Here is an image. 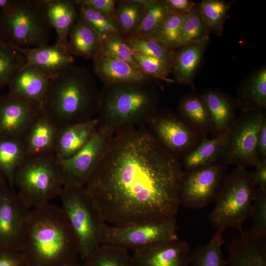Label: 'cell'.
Here are the masks:
<instances>
[{
	"label": "cell",
	"instance_id": "14",
	"mask_svg": "<svg viewBox=\"0 0 266 266\" xmlns=\"http://www.w3.org/2000/svg\"><path fill=\"white\" fill-rule=\"evenodd\" d=\"M32 209L7 183L0 186V248L20 251Z\"/></svg>",
	"mask_w": 266,
	"mask_h": 266
},
{
	"label": "cell",
	"instance_id": "27",
	"mask_svg": "<svg viewBox=\"0 0 266 266\" xmlns=\"http://www.w3.org/2000/svg\"><path fill=\"white\" fill-rule=\"evenodd\" d=\"M242 112L264 111L266 107V68L263 67L240 85L236 100Z\"/></svg>",
	"mask_w": 266,
	"mask_h": 266
},
{
	"label": "cell",
	"instance_id": "50",
	"mask_svg": "<svg viewBox=\"0 0 266 266\" xmlns=\"http://www.w3.org/2000/svg\"><path fill=\"white\" fill-rule=\"evenodd\" d=\"M5 183H7L6 180L4 176L0 171V186Z\"/></svg>",
	"mask_w": 266,
	"mask_h": 266
},
{
	"label": "cell",
	"instance_id": "47",
	"mask_svg": "<svg viewBox=\"0 0 266 266\" xmlns=\"http://www.w3.org/2000/svg\"><path fill=\"white\" fill-rule=\"evenodd\" d=\"M256 152L260 161L266 160V115L263 118L259 130Z\"/></svg>",
	"mask_w": 266,
	"mask_h": 266
},
{
	"label": "cell",
	"instance_id": "5",
	"mask_svg": "<svg viewBox=\"0 0 266 266\" xmlns=\"http://www.w3.org/2000/svg\"><path fill=\"white\" fill-rule=\"evenodd\" d=\"M13 185L31 209L49 203L64 187L60 160L55 153L27 155L15 172Z\"/></svg>",
	"mask_w": 266,
	"mask_h": 266
},
{
	"label": "cell",
	"instance_id": "46",
	"mask_svg": "<svg viewBox=\"0 0 266 266\" xmlns=\"http://www.w3.org/2000/svg\"><path fill=\"white\" fill-rule=\"evenodd\" d=\"M171 13L186 15L190 13L198 3L191 0H165Z\"/></svg>",
	"mask_w": 266,
	"mask_h": 266
},
{
	"label": "cell",
	"instance_id": "23",
	"mask_svg": "<svg viewBox=\"0 0 266 266\" xmlns=\"http://www.w3.org/2000/svg\"><path fill=\"white\" fill-rule=\"evenodd\" d=\"M201 96L210 114L212 133L216 136L228 132L235 119L236 101L216 89L207 90Z\"/></svg>",
	"mask_w": 266,
	"mask_h": 266
},
{
	"label": "cell",
	"instance_id": "10",
	"mask_svg": "<svg viewBox=\"0 0 266 266\" xmlns=\"http://www.w3.org/2000/svg\"><path fill=\"white\" fill-rule=\"evenodd\" d=\"M264 111L242 112L235 118L227 132V138L222 160L228 166L246 168L256 166L260 161L256 152L257 137Z\"/></svg>",
	"mask_w": 266,
	"mask_h": 266
},
{
	"label": "cell",
	"instance_id": "15",
	"mask_svg": "<svg viewBox=\"0 0 266 266\" xmlns=\"http://www.w3.org/2000/svg\"><path fill=\"white\" fill-rule=\"evenodd\" d=\"M43 112L42 103L10 93L0 96V136L22 140Z\"/></svg>",
	"mask_w": 266,
	"mask_h": 266
},
{
	"label": "cell",
	"instance_id": "26",
	"mask_svg": "<svg viewBox=\"0 0 266 266\" xmlns=\"http://www.w3.org/2000/svg\"><path fill=\"white\" fill-rule=\"evenodd\" d=\"M102 39L79 14L70 29L67 47L71 54L94 60L101 52Z\"/></svg>",
	"mask_w": 266,
	"mask_h": 266
},
{
	"label": "cell",
	"instance_id": "35",
	"mask_svg": "<svg viewBox=\"0 0 266 266\" xmlns=\"http://www.w3.org/2000/svg\"><path fill=\"white\" fill-rule=\"evenodd\" d=\"M83 262L84 266H134L129 250L107 244H102Z\"/></svg>",
	"mask_w": 266,
	"mask_h": 266
},
{
	"label": "cell",
	"instance_id": "1",
	"mask_svg": "<svg viewBox=\"0 0 266 266\" xmlns=\"http://www.w3.org/2000/svg\"><path fill=\"white\" fill-rule=\"evenodd\" d=\"M183 171L143 126L114 133L84 187L106 224L134 225L175 217Z\"/></svg>",
	"mask_w": 266,
	"mask_h": 266
},
{
	"label": "cell",
	"instance_id": "28",
	"mask_svg": "<svg viewBox=\"0 0 266 266\" xmlns=\"http://www.w3.org/2000/svg\"><path fill=\"white\" fill-rule=\"evenodd\" d=\"M227 138V132L212 139L203 136L196 148L181 159L183 170H190L222 160Z\"/></svg>",
	"mask_w": 266,
	"mask_h": 266
},
{
	"label": "cell",
	"instance_id": "33",
	"mask_svg": "<svg viewBox=\"0 0 266 266\" xmlns=\"http://www.w3.org/2000/svg\"><path fill=\"white\" fill-rule=\"evenodd\" d=\"M170 13L165 0H148L140 24L133 36L153 38Z\"/></svg>",
	"mask_w": 266,
	"mask_h": 266
},
{
	"label": "cell",
	"instance_id": "21",
	"mask_svg": "<svg viewBox=\"0 0 266 266\" xmlns=\"http://www.w3.org/2000/svg\"><path fill=\"white\" fill-rule=\"evenodd\" d=\"M93 61L95 73L104 85L150 82L151 77L128 63L108 57L101 53Z\"/></svg>",
	"mask_w": 266,
	"mask_h": 266
},
{
	"label": "cell",
	"instance_id": "24",
	"mask_svg": "<svg viewBox=\"0 0 266 266\" xmlns=\"http://www.w3.org/2000/svg\"><path fill=\"white\" fill-rule=\"evenodd\" d=\"M46 18L57 35V42L67 47L69 32L79 16L74 0H40Z\"/></svg>",
	"mask_w": 266,
	"mask_h": 266
},
{
	"label": "cell",
	"instance_id": "12",
	"mask_svg": "<svg viewBox=\"0 0 266 266\" xmlns=\"http://www.w3.org/2000/svg\"><path fill=\"white\" fill-rule=\"evenodd\" d=\"M146 127L161 145L180 160L203 137L177 113L168 110L158 109Z\"/></svg>",
	"mask_w": 266,
	"mask_h": 266
},
{
	"label": "cell",
	"instance_id": "29",
	"mask_svg": "<svg viewBox=\"0 0 266 266\" xmlns=\"http://www.w3.org/2000/svg\"><path fill=\"white\" fill-rule=\"evenodd\" d=\"M177 113L203 136L212 133L210 114L201 95L190 94L182 97L178 105Z\"/></svg>",
	"mask_w": 266,
	"mask_h": 266
},
{
	"label": "cell",
	"instance_id": "7",
	"mask_svg": "<svg viewBox=\"0 0 266 266\" xmlns=\"http://www.w3.org/2000/svg\"><path fill=\"white\" fill-rule=\"evenodd\" d=\"M257 188L250 171L236 166L226 175L215 200L209 221L217 230L228 228L243 231L244 222L251 216L252 202Z\"/></svg>",
	"mask_w": 266,
	"mask_h": 266
},
{
	"label": "cell",
	"instance_id": "4",
	"mask_svg": "<svg viewBox=\"0 0 266 266\" xmlns=\"http://www.w3.org/2000/svg\"><path fill=\"white\" fill-rule=\"evenodd\" d=\"M159 101L150 82L104 85L96 116L99 128L115 133L146 126L158 110Z\"/></svg>",
	"mask_w": 266,
	"mask_h": 266
},
{
	"label": "cell",
	"instance_id": "39",
	"mask_svg": "<svg viewBox=\"0 0 266 266\" xmlns=\"http://www.w3.org/2000/svg\"><path fill=\"white\" fill-rule=\"evenodd\" d=\"M209 32L210 31L203 20L198 4L184 17L181 31L182 46L208 36Z\"/></svg>",
	"mask_w": 266,
	"mask_h": 266
},
{
	"label": "cell",
	"instance_id": "2",
	"mask_svg": "<svg viewBox=\"0 0 266 266\" xmlns=\"http://www.w3.org/2000/svg\"><path fill=\"white\" fill-rule=\"evenodd\" d=\"M20 252L29 266H73L78 263V241L62 207L49 203L32 209Z\"/></svg>",
	"mask_w": 266,
	"mask_h": 266
},
{
	"label": "cell",
	"instance_id": "17",
	"mask_svg": "<svg viewBox=\"0 0 266 266\" xmlns=\"http://www.w3.org/2000/svg\"><path fill=\"white\" fill-rule=\"evenodd\" d=\"M26 58V65L35 66L52 79L74 64L73 55L68 47L57 42L36 48L19 49Z\"/></svg>",
	"mask_w": 266,
	"mask_h": 266
},
{
	"label": "cell",
	"instance_id": "51",
	"mask_svg": "<svg viewBox=\"0 0 266 266\" xmlns=\"http://www.w3.org/2000/svg\"><path fill=\"white\" fill-rule=\"evenodd\" d=\"M73 266H84L83 265H80L78 263H77V264Z\"/></svg>",
	"mask_w": 266,
	"mask_h": 266
},
{
	"label": "cell",
	"instance_id": "25",
	"mask_svg": "<svg viewBox=\"0 0 266 266\" xmlns=\"http://www.w3.org/2000/svg\"><path fill=\"white\" fill-rule=\"evenodd\" d=\"M50 80L34 66L26 65L9 82V93L42 103Z\"/></svg>",
	"mask_w": 266,
	"mask_h": 266
},
{
	"label": "cell",
	"instance_id": "6",
	"mask_svg": "<svg viewBox=\"0 0 266 266\" xmlns=\"http://www.w3.org/2000/svg\"><path fill=\"white\" fill-rule=\"evenodd\" d=\"M51 29L40 0H11L0 11V37L17 49L47 44Z\"/></svg>",
	"mask_w": 266,
	"mask_h": 266
},
{
	"label": "cell",
	"instance_id": "37",
	"mask_svg": "<svg viewBox=\"0 0 266 266\" xmlns=\"http://www.w3.org/2000/svg\"><path fill=\"white\" fill-rule=\"evenodd\" d=\"M100 53L108 57L128 63L140 69L133 52L120 33L110 35L102 40Z\"/></svg>",
	"mask_w": 266,
	"mask_h": 266
},
{
	"label": "cell",
	"instance_id": "13",
	"mask_svg": "<svg viewBox=\"0 0 266 266\" xmlns=\"http://www.w3.org/2000/svg\"><path fill=\"white\" fill-rule=\"evenodd\" d=\"M114 134L98 128L80 150L70 158L60 161L64 186L84 187L106 153Z\"/></svg>",
	"mask_w": 266,
	"mask_h": 266
},
{
	"label": "cell",
	"instance_id": "8",
	"mask_svg": "<svg viewBox=\"0 0 266 266\" xmlns=\"http://www.w3.org/2000/svg\"><path fill=\"white\" fill-rule=\"evenodd\" d=\"M78 241L80 257L85 261L102 244L106 223L84 187L64 186L59 196Z\"/></svg>",
	"mask_w": 266,
	"mask_h": 266
},
{
	"label": "cell",
	"instance_id": "18",
	"mask_svg": "<svg viewBox=\"0 0 266 266\" xmlns=\"http://www.w3.org/2000/svg\"><path fill=\"white\" fill-rule=\"evenodd\" d=\"M240 233L228 245L226 266H266V236L251 229Z\"/></svg>",
	"mask_w": 266,
	"mask_h": 266
},
{
	"label": "cell",
	"instance_id": "49",
	"mask_svg": "<svg viewBox=\"0 0 266 266\" xmlns=\"http://www.w3.org/2000/svg\"><path fill=\"white\" fill-rule=\"evenodd\" d=\"M11 0H0V8L3 9L7 7Z\"/></svg>",
	"mask_w": 266,
	"mask_h": 266
},
{
	"label": "cell",
	"instance_id": "34",
	"mask_svg": "<svg viewBox=\"0 0 266 266\" xmlns=\"http://www.w3.org/2000/svg\"><path fill=\"white\" fill-rule=\"evenodd\" d=\"M26 64L23 53L0 37V89L7 85Z\"/></svg>",
	"mask_w": 266,
	"mask_h": 266
},
{
	"label": "cell",
	"instance_id": "45",
	"mask_svg": "<svg viewBox=\"0 0 266 266\" xmlns=\"http://www.w3.org/2000/svg\"><path fill=\"white\" fill-rule=\"evenodd\" d=\"M76 4L88 5L94 10L113 18L117 0H75Z\"/></svg>",
	"mask_w": 266,
	"mask_h": 266
},
{
	"label": "cell",
	"instance_id": "36",
	"mask_svg": "<svg viewBox=\"0 0 266 266\" xmlns=\"http://www.w3.org/2000/svg\"><path fill=\"white\" fill-rule=\"evenodd\" d=\"M198 4L203 20L210 32L221 36L231 3L222 0H203Z\"/></svg>",
	"mask_w": 266,
	"mask_h": 266
},
{
	"label": "cell",
	"instance_id": "16",
	"mask_svg": "<svg viewBox=\"0 0 266 266\" xmlns=\"http://www.w3.org/2000/svg\"><path fill=\"white\" fill-rule=\"evenodd\" d=\"M189 244L179 238L133 251L134 266H189Z\"/></svg>",
	"mask_w": 266,
	"mask_h": 266
},
{
	"label": "cell",
	"instance_id": "30",
	"mask_svg": "<svg viewBox=\"0 0 266 266\" xmlns=\"http://www.w3.org/2000/svg\"><path fill=\"white\" fill-rule=\"evenodd\" d=\"M147 1L117 0L113 18L120 33L125 38L135 34L143 17Z\"/></svg>",
	"mask_w": 266,
	"mask_h": 266
},
{
	"label": "cell",
	"instance_id": "43",
	"mask_svg": "<svg viewBox=\"0 0 266 266\" xmlns=\"http://www.w3.org/2000/svg\"><path fill=\"white\" fill-rule=\"evenodd\" d=\"M252 229L260 235H266V189L258 188L251 207Z\"/></svg>",
	"mask_w": 266,
	"mask_h": 266
},
{
	"label": "cell",
	"instance_id": "31",
	"mask_svg": "<svg viewBox=\"0 0 266 266\" xmlns=\"http://www.w3.org/2000/svg\"><path fill=\"white\" fill-rule=\"evenodd\" d=\"M27 155L21 139L0 136V171L12 189L15 172Z\"/></svg>",
	"mask_w": 266,
	"mask_h": 266
},
{
	"label": "cell",
	"instance_id": "41",
	"mask_svg": "<svg viewBox=\"0 0 266 266\" xmlns=\"http://www.w3.org/2000/svg\"><path fill=\"white\" fill-rule=\"evenodd\" d=\"M133 55L140 69L150 77L168 83L174 81L168 78L171 73L173 60L148 56L137 52H133Z\"/></svg>",
	"mask_w": 266,
	"mask_h": 266
},
{
	"label": "cell",
	"instance_id": "9",
	"mask_svg": "<svg viewBox=\"0 0 266 266\" xmlns=\"http://www.w3.org/2000/svg\"><path fill=\"white\" fill-rule=\"evenodd\" d=\"M178 238V227L174 217L126 226L106 224L102 244L134 251Z\"/></svg>",
	"mask_w": 266,
	"mask_h": 266
},
{
	"label": "cell",
	"instance_id": "11",
	"mask_svg": "<svg viewBox=\"0 0 266 266\" xmlns=\"http://www.w3.org/2000/svg\"><path fill=\"white\" fill-rule=\"evenodd\" d=\"M228 165L222 160L184 170L179 193L180 204L191 209L202 208L215 201L226 175Z\"/></svg>",
	"mask_w": 266,
	"mask_h": 266
},
{
	"label": "cell",
	"instance_id": "20",
	"mask_svg": "<svg viewBox=\"0 0 266 266\" xmlns=\"http://www.w3.org/2000/svg\"><path fill=\"white\" fill-rule=\"evenodd\" d=\"M60 128L43 111L38 115L22 139L27 155L55 153Z\"/></svg>",
	"mask_w": 266,
	"mask_h": 266
},
{
	"label": "cell",
	"instance_id": "32",
	"mask_svg": "<svg viewBox=\"0 0 266 266\" xmlns=\"http://www.w3.org/2000/svg\"><path fill=\"white\" fill-rule=\"evenodd\" d=\"M223 233L217 230L207 243L200 245L191 252L189 266H226L222 251Z\"/></svg>",
	"mask_w": 266,
	"mask_h": 266
},
{
	"label": "cell",
	"instance_id": "38",
	"mask_svg": "<svg viewBox=\"0 0 266 266\" xmlns=\"http://www.w3.org/2000/svg\"><path fill=\"white\" fill-rule=\"evenodd\" d=\"M185 16L171 13L153 38L159 40L170 50L174 51L181 47L182 26Z\"/></svg>",
	"mask_w": 266,
	"mask_h": 266
},
{
	"label": "cell",
	"instance_id": "19",
	"mask_svg": "<svg viewBox=\"0 0 266 266\" xmlns=\"http://www.w3.org/2000/svg\"><path fill=\"white\" fill-rule=\"evenodd\" d=\"M97 117L60 126L54 153L60 161L66 160L80 150L98 130Z\"/></svg>",
	"mask_w": 266,
	"mask_h": 266
},
{
	"label": "cell",
	"instance_id": "42",
	"mask_svg": "<svg viewBox=\"0 0 266 266\" xmlns=\"http://www.w3.org/2000/svg\"><path fill=\"white\" fill-rule=\"evenodd\" d=\"M125 39L133 52L165 60L173 59L174 51L168 49L156 39L140 36H132Z\"/></svg>",
	"mask_w": 266,
	"mask_h": 266
},
{
	"label": "cell",
	"instance_id": "40",
	"mask_svg": "<svg viewBox=\"0 0 266 266\" xmlns=\"http://www.w3.org/2000/svg\"><path fill=\"white\" fill-rule=\"evenodd\" d=\"M76 4L79 14L97 32L102 40L110 35L120 33L113 18L107 16L88 5Z\"/></svg>",
	"mask_w": 266,
	"mask_h": 266
},
{
	"label": "cell",
	"instance_id": "48",
	"mask_svg": "<svg viewBox=\"0 0 266 266\" xmlns=\"http://www.w3.org/2000/svg\"><path fill=\"white\" fill-rule=\"evenodd\" d=\"M251 172L255 186L260 189H266V160L260 161Z\"/></svg>",
	"mask_w": 266,
	"mask_h": 266
},
{
	"label": "cell",
	"instance_id": "44",
	"mask_svg": "<svg viewBox=\"0 0 266 266\" xmlns=\"http://www.w3.org/2000/svg\"><path fill=\"white\" fill-rule=\"evenodd\" d=\"M0 266H29L20 251L0 248Z\"/></svg>",
	"mask_w": 266,
	"mask_h": 266
},
{
	"label": "cell",
	"instance_id": "3",
	"mask_svg": "<svg viewBox=\"0 0 266 266\" xmlns=\"http://www.w3.org/2000/svg\"><path fill=\"white\" fill-rule=\"evenodd\" d=\"M100 94L93 74L73 64L50 80L43 111L60 126L86 121L96 117Z\"/></svg>",
	"mask_w": 266,
	"mask_h": 266
},
{
	"label": "cell",
	"instance_id": "22",
	"mask_svg": "<svg viewBox=\"0 0 266 266\" xmlns=\"http://www.w3.org/2000/svg\"><path fill=\"white\" fill-rule=\"evenodd\" d=\"M208 42L209 35L174 51L171 71L174 81L180 84L193 86Z\"/></svg>",
	"mask_w": 266,
	"mask_h": 266
}]
</instances>
